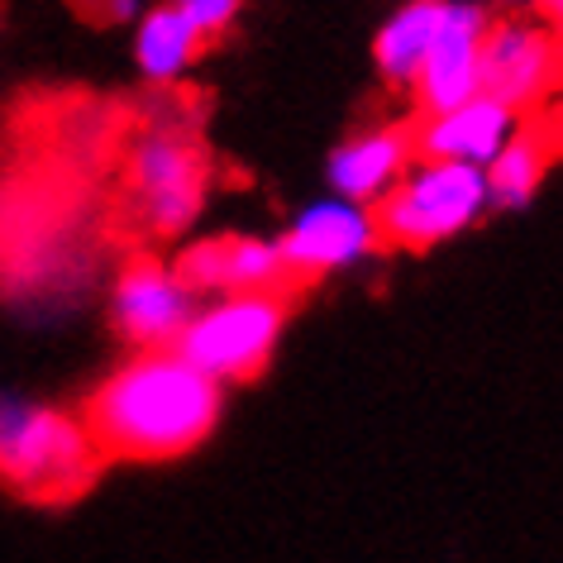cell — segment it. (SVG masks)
Returning a JSON list of instances; mask_svg holds the SVG:
<instances>
[{
  "label": "cell",
  "instance_id": "cell-1",
  "mask_svg": "<svg viewBox=\"0 0 563 563\" xmlns=\"http://www.w3.org/2000/svg\"><path fill=\"white\" fill-rule=\"evenodd\" d=\"M224 416V383L191 368L177 349H139L81 406L101 459L167 463L201 449Z\"/></svg>",
  "mask_w": 563,
  "mask_h": 563
},
{
  "label": "cell",
  "instance_id": "cell-2",
  "mask_svg": "<svg viewBox=\"0 0 563 563\" xmlns=\"http://www.w3.org/2000/svg\"><path fill=\"white\" fill-rule=\"evenodd\" d=\"M101 468L87 420L30 397H0V483L30 501H67Z\"/></svg>",
  "mask_w": 563,
  "mask_h": 563
},
{
  "label": "cell",
  "instance_id": "cell-3",
  "mask_svg": "<svg viewBox=\"0 0 563 563\" xmlns=\"http://www.w3.org/2000/svg\"><path fill=\"white\" fill-rule=\"evenodd\" d=\"M373 216L383 244L391 249L406 253L440 249L492 216L487 167L459 158H411V167L373 206Z\"/></svg>",
  "mask_w": 563,
  "mask_h": 563
},
{
  "label": "cell",
  "instance_id": "cell-4",
  "mask_svg": "<svg viewBox=\"0 0 563 563\" xmlns=\"http://www.w3.org/2000/svg\"><path fill=\"white\" fill-rule=\"evenodd\" d=\"M282 330H287V291H220L196 306L173 349L191 368L234 387L273 363Z\"/></svg>",
  "mask_w": 563,
  "mask_h": 563
},
{
  "label": "cell",
  "instance_id": "cell-5",
  "mask_svg": "<svg viewBox=\"0 0 563 563\" xmlns=\"http://www.w3.org/2000/svg\"><path fill=\"white\" fill-rule=\"evenodd\" d=\"M210 163L181 130H148L130 148V196L153 239H181L206 210Z\"/></svg>",
  "mask_w": 563,
  "mask_h": 563
},
{
  "label": "cell",
  "instance_id": "cell-6",
  "mask_svg": "<svg viewBox=\"0 0 563 563\" xmlns=\"http://www.w3.org/2000/svg\"><path fill=\"white\" fill-rule=\"evenodd\" d=\"M277 249H282V263H287L291 282H316V277L349 273V267L368 263L383 249V234H377L373 206L330 191L287 220Z\"/></svg>",
  "mask_w": 563,
  "mask_h": 563
},
{
  "label": "cell",
  "instance_id": "cell-7",
  "mask_svg": "<svg viewBox=\"0 0 563 563\" xmlns=\"http://www.w3.org/2000/svg\"><path fill=\"white\" fill-rule=\"evenodd\" d=\"M559 87H563V38L544 20L492 15L483 38V91L492 101L530 115Z\"/></svg>",
  "mask_w": 563,
  "mask_h": 563
},
{
  "label": "cell",
  "instance_id": "cell-8",
  "mask_svg": "<svg viewBox=\"0 0 563 563\" xmlns=\"http://www.w3.org/2000/svg\"><path fill=\"white\" fill-rule=\"evenodd\" d=\"M196 306L201 297L177 277L173 263L139 258L110 287V325L134 349H173Z\"/></svg>",
  "mask_w": 563,
  "mask_h": 563
},
{
  "label": "cell",
  "instance_id": "cell-9",
  "mask_svg": "<svg viewBox=\"0 0 563 563\" xmlns=\"http://www.w3.org/2000/svg\"><path fill=\"white\" fill-rule=\"evenodd\" d=\"M492 10L483 0H449L444 5V24L434 34V44L420 63V73L411 81V101L420 115L449 110L468 96L483 91V38H487Z\"/></svg>",
  "mask_w": 563,
  "mask_h": 563
},
{
  "label": "cell",
  "instance_id": "cell-10",
  "mask_svg": "<svg viewBox=\"0 0 563 563\" xmlns=\"http://www.w3.org/2000/svg\"><path fill=\"white\" fill-rule=\"evenodd\" d=\"M520 110L492 101L487 91L468 96V101L434 110V115H420L411 124L416 139V158H459V163H477L487 167L501 153V144L520 130Z\"/></svg>",
  "mask_w": 563,
  "mask_h": 563
},
{
  "label": "cell",
  "instance_id": "cell-11",
  "mask_svg": "<svg viewBox=\"0 0 563 563\" xmlns=\"http://www.w3.org/2000/svg\"><path fill=\"white\" fill-rule=\"evenodd\" d=\"M416 158L411 124H373V130L349 134L325 163V187L349 201L377 206L391 191L406 167Z\"/></svg>",
  "mask_w": 563,
  "mask_h": 563
},
{
  "label": "cell",
  "instance_id": "cell-12",
  "mask_svg": "<svg viewBox=\"0 0 563 563\" xmlns=\"http://www.w3.org/2000/svg\"><path fill=\"white\" fill-rule=\"evenodd\" d=\"M444 5L449 0H401L383 20V30L373 38V67L391 91H411L420 63H426L434 34L444 24Z\"/></svg>",
  "mask_w": 563,
  "mask_h": 563
},
{
  "label": "cell",
  "instance_id": "cell-13",
  "mask_svg": "<svg viewBox=\"0 0 563 563\" xmlns=\"http://www.w3.org/2000/svg\"><path fill=\"white\" fill-rule=\"evenodd\" d=\"M206 38L191 30L187 15L167 0V5H148L134 20V67L148 87H177L196 67Z\"/></svg>",
  "mask_w": 563,
  "mask_h": 563
},
{
  "label": "cell",
  "instance_id": "cell-14",
  "mask_svg": "<svg viewBox=\"0 0 563 563\" xmlns=\"http://www.w3.org/2000/svg\"><path fill=\"white\" fill-rule=\"evenodd\" d=\"M554 153H559V144H554V134H544V124L526 130V120H520V130L506 139L501 153L487 163L492 210H526L534 196H540Z\"/></svg>",
  "mask_w": 563,
  "mask_h": 563
},
{
  "label": "cell",
  "instance_id": "cell-15",
  "mask_svg": "<svg viewBox=\"0 0 563 563\" xmlns=\"http://www.w3.org/2000/svg\"><path fill=\"white\" fill-rule=\"evenodd\" d=\"M287 263L277 239L224 234V291H287Z\"/></svg>",
  "mask_w": 563,
  "mask_h": 563
},
{
  "label": "cell",
  "instance_id": "cell-16",
  "mask_svg": "<svg viewBox=\"0 0 563 563\" xmlns=\"http://www.w3.org/2000/svg\"><path fill=\"white\" fill-rule=\"evenodd\" d=\"M173 267H177V277L187 282L196 297H220L224 291V234H206V239L181 244Z\"/></svg>",
  "mask_w": 563,
  "mask_h": 563
},
{
  "label": "cell",
  "instance_id": "cell-17",
  "mask_svg": "<svg viewBox=\"0 0 563 563\" xmlns=\"http://www.w3.org/2000/svg\"><path fill=\"white\" fill-rule=\"evenodd\" d=\"M173 5L187 15V24L196 34L206 38H220L224 30H234V20H239V10H244V0H173Z\"/></svg>",
  "mask_w": 563,
  "mask_h": 563
},
{
  "label": "cell",
  "instance_id": "cell-18",
  "mask_svg": "<svg viewBox=\"0 0 563 563\" xmlns=\"http://www.w3.org/2000/svg\"><path fill=\"white\" fill-rule=\"evenodd\" d=\"M148 10V0H101V15L110 24H134Z\"/></svg>",
  "mask_w": 563,
  "mask_h": 563
},
{
  "label": "cell",
  "instance_id": "cell-19",
  "mask_svg": "<svg viewBox=\"0 0 563 563\" xmlns=\"http://www.w3.org/2000/svg\"><path fill=\"white\" fill-rule=\"evenodd\" d=\"M544 24H549V30H554L559 38H563V0H544Z\"/></svg>",
  "mask_w": 563,
  "mask_h": 563
},
{
  "label": "cell",
  "instance_id": "cell-20",
  "mask_svg": "<svg viewBox=\"0 0 563 563\" xmlns=\"http://www.w3.org/2000/svg\"><path fill=\"white\" fill-rule=\"evenodd\" d=\"M511 5H544V0H511Z\"/></svg>",
  "mask_w": 563,
  "mask_h": 563
}]
</instances>
